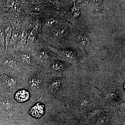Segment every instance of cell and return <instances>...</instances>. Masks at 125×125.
<instances>
[{"mask_svg":"<svg viewBox=\"0 0 125 125\" xmlns=\"http://www.w3.org/2000/svg\"><path fill=\"white\" fill-rule=\"evenodd\" d=\"M16 106V102L13 94L3 93L0 95V114L5 116L12 115Z\"/></svg>","mask_w":125,"mask_h":125,"instance_id":"8fae6325","label":"cell"},{"mask_svg":"<svg viewBox=\"0 0 125 125\" xmlns=\"http://www.w3.org/2000/svg\"><path fill=\"white\" fill-rule=\"evenodd\" d=\"M14 55L27 72L42 68L36 61L32 52L24 50L16 55Z\"/></svg>","mask_w":125,"mask_h":125,"instance_id":"30bf717a","label":"cell"},{"mask_svg":"<svg viewBox=\"0 0 125 125\" xmlns=\"http://www.w3.org/2000/svg\"><path fill=\"white\" fill-rule=\"evenodd\" d=\"M7 55V51L0 47V64Z\"/></svg>","mask_w":125,"mask_h":125,"instance_id":"2e32d148","label":"cell"},{"mask_svg":"<svg viewBox=\"0 0 125 125\" xmlns=\"http://www.w3.org/2000/svg\"><path fill=\"white\" fill-rule=\"evenodd\" d=\"M22 78L0 71V90L2 93H15L24 89Z\"/></svg>","mask_w":125,"mask_h":125,"instance_id":"277c9868","label":"cell"},{"mask_svg":"<svg viewBox=\"0 0 125 125\" xmlns=\"http://www.w3.org/2000/svg\"><path fill=\"white\" fill-rule=\"evenodd\" d=\"M3 1H0V24L6 22L5 21V12L4 6Z\"/></svg>","mask_w":125,"mask_h":125,"instance_id":"9a60e30c","label":"cell"},{"mask_svg":"<svg viewBox=\"0 0 125 125\" xmlns=\"http://www.w3.org/2000/svg\"><path fill=\"white\" fill-rule=\"evenodd\" d=\"M48 39L57 45L64 46L71 39L75 29L71 24L64 21L58 23L51 28Z\"/></svg>","mask_w":125,"mask_h":125,"instance_id":"7a4b0ae2","label":"cell"},{"mask_svg":"<svg viewBox=\"0 0 125 125\" xmlns=\"http://www.w3.org/2000/svg\"><path fill=\"white\" fill-rule=\"evenodd\" d=\"M3 25L5 31L6 49L7 51V48L12 35V27L10 24L6 22L3 23Z\"/></svg>","mask_w":125,"mask_h":125,"instance_id":"7c38bea8","label":"cell"},{"mask_svg":"<svg viewBox=\"0 0 125 125\" xmlns=\"http://www.w3.org/2000/svg\"><path fill=\"white\" fill-rule=\"evenodd\" d=\"M30 96L29 93L27 90L25 89H21L15 93V99L18 102H24L27 101Z\"/></svg>","mask_w":125,"mask_h":125,"instance_id":"4fadbf2b","label":"cell"},{"mask_svg":"<svg viewBox=\"0 0 125 125\" xmlns=\"http://www.w3.org/2000/svg\"><path fill=\"white\" fill-rule=\"evenodd\" d=\"M7 55L0 64V71L22 78L27 72L14 55L7 52Z\"/></svg>","mask_w":125,"mask_h":125,"instance_id":"5b68a950","label":"cell"},{"mask_svg":"<svg viewBox=\"0 0 125 125\" xmlns=\"http://www.w3.org/2000/svg\"><path fill=\"white\" fill-rule=\"evenodd\" d=\"M71 65V62L58 57L52 59L43 70L49 74L65 76Z\"/></svg>","mask_w":125,"mask_h":125,"instance_id":"52a82bcc","label":"cell"},{"mask_svg":"<svg viewBox=\"0 0 125 125\" xmlns=\"http://www.w3.org/2000/svg\"><path fill=\"white\" fill-rule=\"evenodd\" d=\"M32 52L39 65L43 69L52 59L59 57L51 46L40 47Z\"/></svg>","mask_w":125,"mask_h":125,"instance_id":"ba28073f","label":"cell"},{"mask_svg":"<svg viewBox=\"0 0 125 125\" xmlns=\"http://www.w3.org/2000/svg\"><path fill=\"white\" fill-rule=\"evenodd\" d=\"M3 23L0 24V47L6 50V49L5 31L4 27H3Z\"/></svg>","mask_w":125,"mask_h":125,"instance_id":"5bb4252c","label":"cell"},{"mask_svg":"<svg viewBox=\"0 0 125 125\" xmlns=\"http://www.w3.org/2000/svg\"><path fill=\"white\" fill-rule=\"evenodd\" d=\"M65 76H56L47 73L45 90L51 96H56L62 90L65 81Z\"/></svg>","mask_w":125,"mask_h":125,"instance_id":"9c48e42d","label":"cell"},{"mask_svg":"<svg viewBox=\"0 0 125 125\" xmlns=\"http://www.w3.org/2000/svg\"><path fill=\"white\" fill-rule=\"evenodd\" d=\"M71 38L74 39L75 45L79 47L87 56L96 50L95 42L89 31L75 29Z\"/></svg>","mask_w":125,"mask_h":125,"instance_id":"3957f363","label":"cell"},{"mask_svg":"<svg viewBox=\"0 0 125 125\" xmlns=\"http://www.w3.org/2000/svg\"><path fill=\"white\" fill-rule=\"evenodd\" d=\"M60 58L69 62H79L84 57L83 52L77 46L59 48L51 46Z\"/></svg>","mask_w":125,"mask_h":125,"instance_id":"8992f818","label":"cell"},{"mask_svg":"<svg viewBox=\"0 0 125 125\" xmlns=\"http://www.w3.org/2000/svg\"><path fill=\"white\" fill-rule=\"evenodd\" d=\"M3 94V93H2V92H1V90H0V95L1 94Z\"/></svg>","mask_w":125,"mask_h":125,"instance_id":"e0dca14e","label":"cell"},{"mask_svg":"<svg viewBox=\"0 0 125 125\" xmlns=\"http://www.w3.org/2000/svg\"><path fill=\"white\" fill-rule=\"evenodd\" d=\"M47 73L42 68L27 72L22 78L24 89L27 90L31 98L38 100L45 90Z\"/></svg>","mask_w":125,"mask_h":125,"instance_id":"6da1fadb","label":"cell"}]
</instances>
